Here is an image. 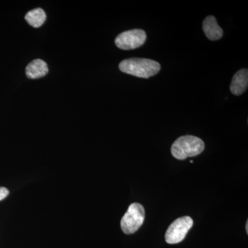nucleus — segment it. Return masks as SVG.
Wrapping results in <instances>:
<instances>
[{
    "mask_svg": "<svg viewBox=\"0 0 248 248\" xmlns=\"http://www.w3.org/2000/svg\"><path fill=\"white\" fill-rule=\"evenodd\" d=\"M48 73L46 63L40 59L33 60L26 68V74L31 79H39L45 76Z\"/></svg>",
    "mask_w": 248,
    "mask_h": 248,
    "instance_id": "obj_8",
    "label": "nucleus"
},
{
    "mask_svg": "<svg viewBox=\"0 0 248 248\" xmlns=\"http://www.w3.org/2000/svg\"><path fill=\"white\" fill-rule=\"evenodd\" d=\"M121 71L140 78H148L155 76L161 69V65L154 60L145 58H129L119 65Z\"/></svg>",
    "mask_w": 248,
    "mask_h": 248,
    "instance_id": "obj_1",
    "label": "nucleus"
},
{
    "mask_svg": "<svg viewBox=\"0 0 248 248\" xmlns=\"http://www.w3.org/2000/svg\"><path fill=\"white\" fill-rule=\"evenodd\" d=\"M193 220L190 217L178 218L173 222L166 231V242L169 244H176L182 242L186 234L193 226Z\"/></svg>",
    "mask_w": 248,
    "mask_h": 248,
    "instance_id": "obj_4",
    "label": "nucleus"
},
{
    "mask_svg": "<svg viewBox=\"0 0 248 248\" xmlns=\"http://www.w3.org/2000/svg\"><path fill=\"white\" fill-rule=\"evenodd\" d=\"M203 30L205 36L211 41L220 40L223 36V29L217 24L216 18L210 16L204 19Z\"/></svg>",
    "mask_w": 248,
    "mask_h": 248,
    "instance_id": "obj_7",
    "label": "nucleus"
},
{
    "mask_svg": "<svg viewBox=\"0 0 248 248\" xmlns=\"http://www.w3.org/2000/svg\"><path fill=\"white\" fill-rule=\"evenodd\" d=\"M248 71L243 68L235 73L231 84V91L233 94L239 96L248 89Z\"/></svg>",
    "mask_w": 248,
    "mask_h": 248,
    "instance_id": "obj_6",
    "label": "nucleus"
},
{
    "mask_svg": "<svg viewBox=\"0 0 248 248\" xmlns=\"http://www.w3.org/2000/svg\"><path fill=\"white\" fill-rule=\"evenodd\" d=\"M246 232L248 233V222L247 221V223H246Z\"/></svg>",
    "mask_w": 248,
    "mask_h": 248,
    "instance_id": "obj_11",
    "label": "nucleus"
},
{
    "mask_svg": "<svg viewBox=\"0 0 248 248\" xmlns=\"http://www.w3.org/2000/svg\"><path fill=\"white\" fill-rule=\"evenodd\" d=\"M9 191L4 187H0V201L4 200L9 195Z\"/></svg>",
    "mask_w": 248,
    "mask_h": 248,
    "instance_id": "obj_10",
    "label": "nucleus"
},
{
    "mask_svg": "<svg viewBox=\"0 0 248 248\" xmlns=\"http://www.w3.org/2000/svg\"><path fill=\"white\" fill-rule=\"evenodd\" d=\"M145 220V209L141 204L132 203L122 217L121 228L125 234H131L138 231Z\"/></svg>",
    "mask_w": 248,
    "mask_h": 248,
    "instance_id": "obj_3",
    "label": "nucleus"
},
{
    "mask_svg": "<svg viewBox=\"0 0 248 248\" xmlns=\"http://www.w3.org/2000/svg\"><path fill=\"white\" fill-rule=\"evenodd\" d=\"M146 33L142 29H133L122 32L115 39V45L124 50L140 48L146 42Z\"/></svg>",
    "mask_w": 248,
    "mask_h": 248,
    "instance_id": "obj_5",
    "label": "nucleus"
},
{
    "mask_svg": "<svg viewBox=\"0 0 248 248\" xmlns=\"http://www.w3.org/2000/svg\"><path fill=\"white\" fill-rule=\"evenodd\" d=\"M46 19V15L45 11L40 8L29 11L25 16V19L29 25L35 28L42 27L45 22Z\"/></svg>",
    "mask_w": 248,
    "mask_h": 248,
    "instance_id": "obj_9",
    "label": "nucleus"
},
{
    "mask_svg": "<svg viewBox=\"0 0 248 248\" xmlns=\"http://www.w3.org/2000/svg\"><path fill=\"white\" fill-rule=\"evenodd\" d=\"M205 148L203 140L192 135L178 138L171 147V153L176 159L184 160L201 154Z\"/></svg>",
    "mask_w": 248,
    "mask_h": 248,
    "instance_id": "obj_2",
    "label": "nucleus"
}]
</instances>
